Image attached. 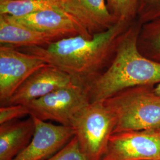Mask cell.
<instances>
[{
	"label": "cell",
	"mask_w": 160,
	"mask_h": 160,
	"mask_svg": "<svg viewBox=\"0 0 160 160\" xmlns=\"http://www.w3.org/2000/svg\"><path fill=\"white\" fill-rule=\"evenodd\" d=\"M131 24L118 21L92 38L81 35L68 36L46 46L23 48V51L39 58L85 86L109 65L121 36Z\"/></svg>",
	"instance_id": "obj_1"
},
{
	"label": "cell",
	"mask_w": 160,
	"mask_h": 160,
	"mask_svg": "<svg viewBox=\"0 0 160 160\" xmlns=\"http://www.w3.org/2000/svg\"><path fill=\"white\" fill-rule=\"evenodd\" d=\"M141 24L135 20L122 34L107 68L84 86L90 101L103 102L118 92L160 82V63L144 57L138 46Z\"/></svg>",
	"instance_id": "obj_2"
},
{
	"label": "cell",
	"mask_w": 160,
	"mask_h": 160,
	"mask_svg": "<svg viewBox=\"0 0 160 160\" xmlns=\"http://www.w3.org/2000/svg\"><path fill=\"white\" fill-rule=\"evenodd\" d=\"M154 86H137L103 102L113 114V133L152 130L160 126V96Z\"/></svg>",
	"instance_id": "obj_3"
},
{
	"label": "cell",
	"mask_w": 160,
	"mask_h": 160,
	"mask_svg": "<svg viewBox=\"0 0 160 160\" xmlns=\"http://www.w3.org/2000/svg\"><path fill=\"white\" fill-rule=\"evenodd\" d=\"M114 126V117L103 102H90L77 115L72 128L87 160H101Z\"/></svg>",
	"instance_id": "obj_4"
},
{
	"label": "cell",
	"mask_w": 160,
	"mask_h": 160,
	"mask_svg": "<svg viewBox=\"0 0 160 160\" xmlns=\"http://www.w3.org/2000/svg\"><path fill=\"white\" fill-rule=\"evenodd\" d=\"M90 103L84 86L76 84L59 89L26 104L30 116L72 128L75 118Z\"/></svg>",
	"instance_id": "obj_5"
},
{
	"label": "cell",
	"mask_w": 160,
	"mask_h": 160,
	"mask_svg": "<svg viewBox=\"0 0 160 160\" xmlns=\"http://www.w3.org/2000/svg\"><path fill=\"white\" fill-rule=\"evenodd\" d=\"M47 63L34 55L0 46V102L6 105L29 77Z\"/></svg>",
	"instance_id": "obj_6"
},
{
	"label": "cell",
	"mask_w": 160,
	"mask_h": 160,
	"mask_svg": "<svg viewBox=\"0 0 160 160\" xmlns=\"http://www.w3.org/2000/svg\"><path fill=\"white\" fill-rule=\"evenodd\" d=\"M100 160H160V139L144 131L114 133Z\"/></svg>",
	"instance_id": "obj_7"
},
{
	"label": "cell",
	"mask_w": 160,
	"mask_h": 160,
	"mask_svg": "<svg viewBox=\"0 0 160 160\" xmlns=\"http://www.w3.org/2000/svg\"><path fill=\"white\" fill-rule=\"evenodd\" d=\"M32 117L36 125L33 139L12 160H46L74 137L75 130L71 127L54 125Z\"/></svg>",
	"instance_id": "obj_8"
},
{
	"label": "cell",
	"mask_w": 160,
	"mask_h": 160,
	"mask_svg": "<svg viewBox=\"0 0 160 160\" xmlns=\"http://www.w3.org/2000/svg\"><path fill=\"white\" fill-rule=\"evenodd\" d=\"M76 84H79L69 75L47 64L31 75L20 86L6 105L26 104L59 89Z\"/></svg>",
	"instance_id": "obj_9"
},
{
	"label": "cell",
	"mask_w": 160,
	"mask_h": 160,
	"mask_svg": "<svg viewBox=\"0 0 160 160\" xmlns=\"http://www.w3.org/2000/svg\"><path fill=\"white\" fill-rule=\"evenodd\" d=\"M12 18L31 29L52 34L58 39L67 36L81 35L87 38L93 36L75 18L60 8L45 10L24 17Z\"/></svg>",
	"instance_id": "obj_10"
},
{
	"label": "cell",
	"mask_w": 160,
	"mask_h": 160,
	"mask_svg": "<svg viewBox=\"0 0 160 160\" xmlns=\"http://www.w3.org/2000/svg\"><path fill=\"white\" fill-rule=\"evenodd\" d=\"M59 7L91 34L110 29L118 21L109 12L106 0H57Z\"/></svg>",
	"instance_id": "obj_11"
},
{
	"label": "cell",
	"mask_w": 160,
	"mask_h": 160,
	"mask_svg": "<svg viewBox=\"0 0 160 160\" xmlns=\"http://www.w3.org/2000/svg\"><path fill=\"white\" fill-rule=\"evenodd\" d=\"M57 37L31 29L8 15L0 14L1 46L29 48L48 45Z\"/></svg>",
	"instance_id": "obj_12"
},
{
	"label": "cell",
	"mask_w": 160,
	"mask_h": 160,
	"mask_svg": "<svg viewBox=\"0 0 160 160\" xmlns=\"http://www.w3.org/2000/svg\"><path fill=\"white\" fill-rule=\"evenodd\" d=\"M36 125L32 116L0 125V160H12L34 136Z\"/></svg>",
	"instance_id": "obj_13"
},
{
	"label": "cell",
	"mask_w": 160,
	"mask_h": 160,
	"mask_svg": "<svg viewBox=\"0 0 160 160\" xmlns=\"http://www.w3.org/2000/svg\"><path fill=\"white\" fill-rule=\"evenodd\" d=\"M57 8H60L57 0H0V14L14 18Z\"/></svg>",
	"instance_id": "obj_14"
},
{
	"label": "cell",
	"mask_w": 160,
	"mask_h": 160,
	"mask_svg": "<svg viewBox=\"0 0 160 160\" xmlns=\"http://www.w3.org/2000/svg\"><path fill=\"white\" fill-rule=\"evenodd\" d=\"M138 46L144 57L160 63V19L141 24Z\"/></svg>",
	"instance_id": "obj_15"
},
{
	"label": "cell",
	"mask_w": 160,
	"mask_h": 160,
	"mask_svg": "<svg viewBox=\"0 0 160 160\" xmlns=\"http://www.w3.org/2000/svg\"><path fill=\"white\" fill-rule=\"evenodd\" d=\"M108 8L117 21L131 23L137 18L139 0H106Z\"/></svg>",
	"instance_id": "obj_16"
},
{
	"label": "cell",
	"mask_w": 160,
	"mask_h": 160,
	"mask_svg": "<svg viewBox=\"0 0 160 160\" xmlns=\"http://www.w3.org/2000/svg\"><path fill=\"white\" fill-rule=\"evenodd\" d=\"M160 19V0H139L137 20L141 24Z\"/></svg>",
	"instance_id": "obj_17"
},
{
	"label": "cell",
	"mask_w": 160,
	"mask_h": 160,
	"mask_svg": "<svg viewBox=\"0 0 160 160\" xmlns=\"http://www.w3.org/2000/svg\"><path fill=\"white\" fill-rule=\"evenodd\" d=\"M45 160H88L81 152L78 141L74 136L62 148Z\"/></svg>",
	"instance_id": "obj_18"
},
{
	"label": "cell",
	"mask_w": 160,
	"mask_h": 160,
	"mask_svg": "<svg viewBox=\"0 0 160 160\" xmlns=\"http://www.w3.org/2000/svg\"><path fill=\"white\" fill-rule=\"evenodd\" d=\"M30 111L25 104H8L1 106L0 125L18 120L25 116H30Z\"/></svg>",
	"instance_id": "obj_19"
},
{
	"label": "cell",
	"mask_w": 160,
	"mask_h": 160,
	"mask_svg": "<svg viewBox=\"0 0 160 160\" xmlns=\"http://www.w3.org/2000/svg\"><path fill=\"white\" fill-rule=\"evenodd\" d=\"M145 132L148 133L150 134H152L153 135H155L156 137L160 138V126H158V128H155L154 129L152 130H149V131H145Z\"/></svg>",
	"instance_id": "obj_20"
},
{
	"label": "cell",
	"mask_w": 160,
	"mask_h": 160,
	"mask_svg": "<svg viewBox=\"0 0 160 160\" xmlns=\"http://www.w3.org/2000/svg\"><path fill=\"white\" fill-rule=\"evenodd\" d=\"M154 90L155 92L160 96V82L155 86Z\"/></svg>",
	"instance_id": "obj_21"
}]
</instances>
